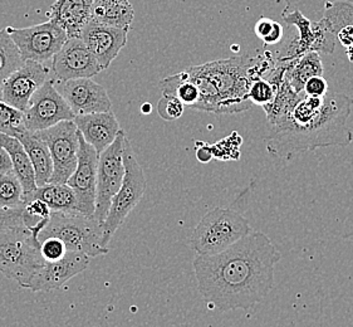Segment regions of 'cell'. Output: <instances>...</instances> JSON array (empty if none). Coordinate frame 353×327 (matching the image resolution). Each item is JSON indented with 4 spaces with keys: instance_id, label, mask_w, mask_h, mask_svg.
<instances>
[{
    "instance_id": "f1b7e54d",
    "label": "cell",
    "mask_w": 353,
    "mask_h": 327,
    "mask_svg": "<svg viewBox=\"0 0 353 327\" xmlns=\"http://www.w3.org/2000/svg\"><path fill=\"white\" fill-rule=\"evenodd\" d=\"M21 181L10 171L0 177V208H18L23 203Z\"/></svg>"
},
{
    "instance_id": "cb8c5ba5",
    "label": "cell",
    "mask_w": 353,
    "mask_h": 327,
    "mask_svg": "<svg viewBox=\"0 0 353 327\" xmlns=\"http://www.w3.org/2000/svg\"><path fill=\"white\" fill-rule=\"evenodd\" d=\"M323 76V64L317 52H307L294 59L284 75L290 87L297 93L304 92L305 82L312 77Z\"/></svg>"
},
{
    "instance_id": "60d3db41",
    "label": "cell",
    "mask_w": 353,
    "mask_h": 327,
    "mask_svg": "<svg viewBox=\"0 0 353 327\" xmlns=\"http://www.w3.org/2000/svg\"><path fill=\"white\" fill-rule=\"evenodd\" d=\"M130 3L128 0H93L92 8L106 7V6H112V4H125Z\"/></svg>"
},
{
    "instance_id": "f546056e",
    "label": "cell",
    "mask_w": 353,
    "mask_h": 327,
    "mask_svg": "<svg viewBox=\"0 0 353 327\" xmlns=\"http://www.w3.org/2000/svg\"><path fill=\"white\" fill-rule=\"evenodd\" d=\"M24 115L23 111L10 106L0 99V132L6 135L14 136L24 130Z\"/></svg>"
},
{
    "instance_id": "d590c367",
    "label": "cell",
    "mask_w": 353,
    "mask_h": 327,
    "mask_svg": "<svg viewBox=\"0 0 353 327\" xmlns=\"http://www.w3.org/2000/svg\"><path fill=\"white\" fill-rule=\"evenodd\" d=\"M276 26V21L267 18V17H261L258 19V21L255 23L254 32L256 37L264 41L267 37L270 34V32L273 30Z\"/></svg>"
},
{
    "instance_id": "3957f363",
    "label": "cell",
    "mask_w": 353,
    "mask_h": 327,
    "mask_svg": "<svg viewBox=\"0 0 353 327\" xmlns=\"http://www.w3.org/2000/svg\"><path fill=\"white\" fill-rule=\"evenodd\" d=\"M276 66V57L269 50L243 54L200 64L199 68L216 87L221 99L220 115L238 114L253 106L249 88L259 77H265Z\"/></svg>"
},
{
    "instance_id": "9a60e30c",
    "label": "cell",
    "mask_w": 353,
    "mask_h": 327,
    "mask_svg": "<svg viewBox=\"0 0 353 327\" xmlns=\"http://www.w3.org/2000/svg\"><path fill=\"white\" fill-rule=\"evenodd\" d=\"M353 26V3L348 0L325 1L322 18L312 21L313 47L312 52L319 54H332L339 30Z\"/></svg>"
},
{
    "instance_id": "f35d334b",
    "label": "cell",
    "mask_w": 353,
    "mask_h": 327,
    "mask_svg": "<svg viewBox=\"0 0 353 327\" xmlns=\"http://www.w3.org/2000/svg\"><path fill=\"white\" fill-rule=\"evenodd\" d=\"M10 171H13V168H12V161H10L9 154L0 146V177L10 172Z\"/></svg>"
},
{
    "instance_id": "8fae6325",
    "label": "cell",
    "mask_w": 353,
    "mask_h": 327,
    "mask_svg": "<svg viewBox=\"0 0 353 327\" xmlns=\"http://www.w3.org/2000/svg\"><path fill=\"white\" fill-rule=\"evenodd\" d=\"M23 115L24 128L30 132L42 131L76 117L63 96L57 91L54 81L50 79L32 96Z\"/></svg>"
},
{
    "instance_id": "4dcf8cb0",
    "label": "cell",
    "mask_w": 353,
    "mask_h": 327,
    "mask_svg": "<svg viewBox=\"0 0 353 327\" xmlns=\"http://www.w3.org/2000/svg\"><path fill=\"white\" fill-rule=\"evenodd\" d=\"M276 92L278 91L269 82L268 79L259 77V79L253 81V83L249 88L248 96H249V100L252 101L253 105L263 107L274 100Z\"/></svg>"
},
{
    "instance_id": "e575fe53",
    "label": "cell",
    "mask_w": 353,
    "mask_h": 327,
    "mask_svg": "<svg viewBox=\"0 0 353 327\" xmlns=\"http://www.w3.org/2000/svg\"><path fill=\"white\" fill-rule=\"evenodd\" d=\"M328 82L323 76H316L308 79L304 85L303 91L307 96L312 97H323L328 93Z\"/></svg>"
},
{
    "instance_id": "1f68e13d",
    "label": "cell",
    "mask_w": 353,
    "mask_h": 327,
    "mask_svg": "<svg viewBox=\"0 0 353 327\" xmlns=\"http://www.w3.org/2000/svg\"><path fill=\"white\" fill-rule=\"evenodd\" d=\"M185 106L174 96L163 95L157 103V112L165 121H176L184 114Z\"/></svg>"
},
{
    "instance_id": "8992f818",
    "label": "cell",
    "mask_w": 353,
    "mask_h": 327,
    "mask_svg": "<svg viewBox=\"0 0 353 327\" xmlns=\"http://www.w3.org/2000/svg\"><path fill=\"white\" fill-rule=\"evenodd\" d=\"M54 237L65 244L70 252L83 253L85 256H103L108 253V247L103 246V228L94 219L81 213L50 212L46 227L38 235L39 242Z\"/></svg>"
},
{
    "instance_id": "d4e9b609",
    "label": "cell",
    "mask_w": 353,
    "mask_h": 327,
    "mask_svg": "<svg viewBox=\"0 0 353 327\" xmlns=\"http://www.w3.org/2000/svg\"><path fill=\"white\" fill-rule=\"evenodd\" d=\"M160 87L163 95L176 97L185 107H190L194 110L198 105L200 99L198 87L191 82L186 70L163 79L160 82Z\"/></svg>"
},
{
    "instance_id": "6da1fadb",
    "label": "cell",
    "mask_w": 353,
    "mask_h": 327,
    "mask_svg": "<svg viewBox=\"0 0 353 327\" xmlns=\"http://www.w3.org/2000/svg\"><path fill=\"white\" fill-rule=\"evenodd\" d=\"M281 252L261 232H250L214 256H196L194 270L199 291L221 313L249 311L268 296Z\"/></svg>"
},
{
    "instance_id": "7bdbcfd3",
    "label": "cell",
    "mask_w": 353,
    "mask_h": 327,
    "mask_svg": "<svg viewBox=\"0 0 353 327\" xmlns=\"http://www.w3.org/2000/svg\"><path fill=\"white\" fill-rule=\"evenodd\" d=\"M346 56L348 58V61L353 63V44L351 47H348L346 50Z\"/></svg>"
},
{
    "instance_id": "7402d4cb",
    "label": "cell",
    "mask_w": 353,
    "mask_h": 327,
    "mask_svg": "<svg viewBox=\"0 0 353 327\" xmlns=\"http://www.w3.org/2000/svg\"><path fill=\"white\" fill-rule=\"evenodd\" d=\"M14 137L21 141L32 161L36 174L37 186L48 184L53 172V163L48 146L34 132H30L26 128L17 132Z\"/></svg>"
},
{
    "instance_id": "52a82bcc",
    "label": "cell",
    "mask_w": 353,
    "mask_h": 327,
    "mask_svg": "<svg viewBox=\"0 0 353 327\" xmlns=\"http://www.w3.org/2000/svg\"><path fill=\"white\" fill-rule=\"evenodd\" d=\"M123 164L125 177L122 180L120 190L113 197L112 203L102 224L103 228V246L108 247L113 235L125 223L130 213L141 201L146 189V177L141 165L137 161L134 149L128 141V136L123 141Z\"/></svg>"
},
{
    "instance_id": "d6a6232c",
    "label": "cell",
    "mask_w": 353,
    "mask_h": 327,
    "mask_svg": "<svg viewBox=\"0 0 353 327\" xmlns=\"http://www.w3.org/2000/svg\"><path fill=\"white\" fill-rule=\"evenodd\" d=\"M24 206L0 208V233L17 228L27 227L24 223Z\"/></svg>"
},
{
    "instance_id": "d6986e66",
    "label": "cell",
    "mask_w": 353,
    "mask_h": 327,
    "mask_svg": "<svg viewBox=\"0 0 353 327\" xmlns=\"http://www.w3.org/2000/svg\"><path fill=\"white\" fill-rule=\"evenodd\" d=\"M73 121L87 143L102 154L120 132V123L112 111L76 116Z\"/></svg>"
},
{
    "instance_id": "5bb4252c",
    "label": "cell",
    "mask_w": 353,
    "mask_h": 327,
    "mask_svg": "<svg viewBox=\"0 0 353 327\" xmlns=\"http://www.w3.org/2000/svg\"><path fill=\"white\" fill-rule=\"evenodd\" d=\"M48 79L50 71L43 63L24 61L21 67L0 85V99L24 112L32 96Z\"/></svg>"
},
{
    "instance_id": "8d00e7d4",
    "label": "cell",
    "mask_w": 353,
    "mask_h": 327,
    "mask_svg": "<svg viewBox=\"0 0 353 327\" xmlns=\"http://www.w3.org/2000/svg\"><path fill=\"white\" fill-rule=\"evenodd\" d=\"M337 41L345 47L348 48L353 44V26H346L341 29L337 34Z\"/></svg>"
},
{
    "instance_id": "74e56055",
    "label": "cell",
    "mask_w": 353,
    "mask_h": 327,
    "mask_svg": "<svg viewBox=\"0 0 353 327\" xmlns=\"http://www.w3.org/2000/svg\"><path fill=\"white\" fill-rule=\"evenodd\" d=\"M283 38V27L282 24L279 23V21H276V26H274V28L273 30L270 32V34H269L263 43L265 44V46H274V44H278V43L282 41Z\"/></svg>"
},
{
    "instance_id": "ab89813d",
    "label": "cell",
    "mask_w": 353,
    "mask_h": 327,
    "mask_svg": "<svg viewBox=\"0 0 353 327\" xmlns=\"http://www.w3.org/2000/svg\"><path fill=\"white\" fill-rule=\"evenodd\" d=\"M196 157L201 163H208L212 157V148L201 143V148H199L198 151H196Z\"/></svg>"
},
{
    "instance_id": "4316f807",
    "label": "cell",
    "mask_w": 353,
    "mask_h": 327,
    "mask_svg": "<svg viewBox=\"0 0 353 327\" xmlns=\"http://www.w3.org/2000/svg\"><path fill=\"white\" fill-rule=\"evenodd\" d=\"M134 17V7L131 6V3L112 4V6H106V7H96L92 8V10H91V18L93 19L105 23L107 26H112L116 28L128 29V30H130Z\"/></svg>"
},
{
    "instance_id": "836d02e7",
    "label": "cell",
    "mask_w": 353,
    "mask_h": 327,
    "mask_svg": "<svg viewBox=\"0 0 353 327\" xmlns=\"http://www.w3.org/2000/svg\"><path fill=\"white\" fill-rule=\"evenodd\" d=\"M67 252L68 250L65 248V244L58 238L50 237L41 241V255L46 262L58 261L63 258Z\"/></svg>"
},
{
    "instance_id": "7c38bea8",
    "label": "cell",
    "mask_w": 353,
    "mask_h": 327,
    "mask_svg": "<svg viewBox=\"0 0 353 327\" xmlns=\"http://www.w3.org/2000/svg\"><path fill=\"white\" fill-rule=\"evenodd\" d=\"M52 59L50 73L52 77L59 82L92 79L93 76L103 71L97 58L88 50L81 37L68 38Z\"/></svg>"
},
{
    "instance_id": "ba28073f",
    "label": "cell",
    "mask_w": 353,
    "mask_h": 327,
    "mask_svg": "<svg viewBox=\"0 0 353 327\" xmlns=\"http://www.w3.org/2000/svg\"><path fill=\"white\" fill-rule=\"evenodd\" d=\"M50 149L53 172L52 184H65L77 166L79 131L73 120L34 132Z\"/></svg>"
},
{
    "instance_id": "e0dca14e",
    "label": "cell",
    "mask_w": 353,
    "mask_h": 327,
    "mask_svg": "<svg viewBox=\"0 0 353 327\" xmlns=\"http://www.w3.org/2000/svg\"><path fill=\"white\" fill-rule=\"evenodd\" d=\"M90 266V257L77 252H67L63 258L54 262H44L30 278L27 290L50 292L59 290L70 279L76 277Z\"/></svg>"
},
{
    "instance_id": "277c9868",
    "label": "cell",
    "mask_w": 353,
    "mask_h": 327,
    "mask_svg": "<svg viewBox=\"0 0 353 327\" xmlns=\"http://www.w3.org/2000/svg\"><path fill=\"white\" fill-rule=\"evenodd\" d=\"M48 219L36 227L17 228L0 233V273L23 288H27L30 278L46 262L41 255L38 235Z\"/></svg>"
},
{
    "instance_id": "603a6c76",
    "label": "cell",
    "mask_w": 353,
    "mask_h": 327,
    "mask_svg": "<svg viewBox=\"0 0 353 327\" xmlns=\"http://www.w3.org/2000/svg\"><path fill=\"white\" fill-rule=\"evenodd\" d=\"M33 199L42 200L50 208V212L79 213L76 194L67 184L48 183L43 186H37L34 192L23 197V203H28Z\"/></svg>"
},
{
    "instance_id": "5b68a950",
    "label": "cell",
    "mask_w": 353,
    "mask_h": 327,
    "mask_svg": "<svg viewBox=\"0 0 353 327\" xmlns=\"http://www.w3.org/2000/svg\"><path fill=\"white\" fill-rule=\"evenodd\" d=\"M247 218L232 208H215L205 214L190 237L191 248L198 256H214L224 252L249 235Z\"/></svg>"
},
{
    "instance_id": "ac0fdd59",
    "label": "cell",
    "mask_w": 353,
    "mask_h": 327,
    "mask_svg": "<svg viewBox=\"0 0 353 327\" xmlns=\"http://www.w3.org/2000/svg\"><path fill=\"white\" fill-rule=\"evenodd\" d=\"M61 95L71 107L74 116L108 112L112 108L106 90L91 79L65 81Z\"/></svg>"
},
{
    "instance_id": "4fadbf2b",
    "label": "cell",
    "mask_w": 353,
    "mask_h": 327,
    "mask_svg": "<svg viewBox=\"0 0 353 327\" xmlns=\"http://www.w3.org/2000/svg\"><path fill=\"white\" fill-rule=\"evenodd\" d=\"M99 154L85 141L79 132V150L77 166L65 184L71 188L77 198L78 212L87 217L94 215L96 185H97Z\"/></svg>"
},
{
    "instance_id": "b9f144b4",
    "label": "cell",
    "mask_w": 353,
    "mask_h": 327,
    "mask_svg": "<svg viewBox=\"0 0 353 327\" xmlns=\"http://www.w3.org/2000/svg\"><path fill=\"white\" fill-rule=\"evenodd\" d=\"M142 114L149 115L152 111V105L151 103H143L141 106Z\"/></svg>"
},
{
    "instance_id": "83f0119b",
    "label": "cell",
    "mask_w": 353,
    "mask_h": 327,
    "mask_svg": "<svg viewBox=\"0 0 353 327\" xmlns=\"http://www.w3.org/2000/svg\"><path fill=\"white\" fill-rule=\"evenodd\" d=\"M23 62L19 50L8 34L7 29H0V85L17 71Z\"/></svg>"
},
{
    "instance_id": "2e32d148",
    "label": "cell",
    "mask_w": 353,
    "mask_h": 327,
    "mask_svg": "<svg viewBox=\"0 0 353 327\" xmlns=\"http://www.w3.org/2000/svg\"><path fill=\"white\" fill-rule=\"evenodd\" d=\"M128 29L116 28L90 18L81 30V39L97 58L102 70H107L128 43Z\"/></svg>"
},
{
    "instance_id": "44dd1931",
    "label": "cell",
    "mask_w": 353,
    "mask_h": 327,
    "mask_svg": "<svg viewBox=\"0 0 353 327\" xmlns=\"http://www.w3.org/2000/svg\"><path fill=\"white\" fill-rule=\"evenodd\" d=\"M0 146L9 154L13 172L21 181L23 197L34 192L37 189L36 174L28 154L23 148L21 141L14 136L6 135L0 132Z\"/></svg>"
},
{
    "instance_id": "7a4b0ae2",
    "label": "cell",
    "mask_w": 353,
    "mask_h": 327,
    "mask_svg": "<svg viewBox=\"0 0 353 327\" xmlns=\"http://www.w3.org/2000/svg\"><path fill=\"white\" fill-rule=\"evenodd\" d=\"M352 108V99L345 93H304L290 114L268 123L264 140L269 155L288 160L319 148L348 146L353 141V131L347 128Z\"/></svg>"
},
{
    "instance_id": "9c48e42d",
    "label": "cell",
    "mask_w": 353,
    "mask_h": 327,
    "mask_svg": "<svg viewBox=\"0 0 353 327\" xmlns=\"http://www.w3.org/2000/svg\"><path fill=\"white\" fill-rule=\"evenodd\" d=\"M126 134L120 130L113 141L102 154H99L96 185V208L94 219L103 224L106 219L113 197L120 190L125 177L123 164V141Z\"/></svg>"
},
{
    "instance_id": "ffe728a7",
    "label": "cell",
    "mask_w": 353,
    "mask_h": 327,
    "mask_svg": "<svg viewBox=\"0 0 353 327\" xmlns=\"http://www.w3.org/2000/svg\"><path fill=\"white\" fill-rule=\"evenodd\" d=\"M93 0H56L50 7V21L63 29L68 38L79 37L91 18Z\"/></svg>"
},
{
    "instance_id": "30bf717a",
    "label": "cell",
    "mask_w": 353,
    "mask_h": 327,
    "mask_svg": "<svg viewBox=\"0 0 353 327\" xmlns=\"http://www.w3.org/2000/svg\"><path fill=\"white\" fill-rule=\"evenodd\" d=\"M6 29L18 47L21 59L38 63H44L54 57L68 39L63 29L52 21L28 28Z\"/></svg>"
},
{
    "instance_id": "484cf974",
    "label": "cell",
    "mask_w": 353,
    "mask_h": 327,
    "mask_svg": "<svg viewBox=\"0 0 353 327\" xmlns=\"http://www.w3.org/2000/svg\"><path fill=\"white\" fill-rule=\"evenodd\" d=\"M186 72L189 75L191 82L198 87L199 95H200L198 105L194 110L220 115L221 99H220L216 87L214 86L212 81L208 79L203 72L200 71L199 66L190 67L186 70Z\"/></svg>"
}]
</instances>
